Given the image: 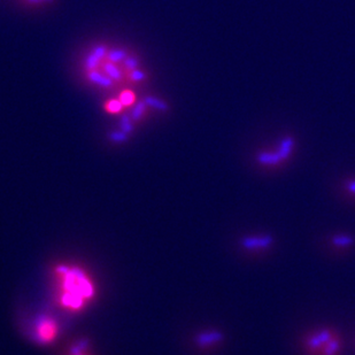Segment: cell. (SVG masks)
Wrapping results in <instances>:
<instances>
[{
	"mask_svg": "<svg viewBox=\"0 0 355 355\" xmlns=\"http://www.w3.org/2000/svg\"><path fill=\"white\" fill-rule=\"evenodd\" d=\"M301 349L305 355H341L343 338L332 327H316L303 336Z\"/></svg>",
	"mask_w": 355,
	"mask_h": 355,
	"instance_id": "6da1fadb",
	"label": "cell"
},
{
	"mask_svg": "<svg viewBox=\"0 0 355 355\" xmlns=\"http://www.w3.org/2000/svg\"><path fill=\"white\" fill-rule=\"evenodd\" d=\"M62 298L61 301L66 307L78 309L85 300L91 298L93 287L89 278L77 269H61Z\"/></svg>",
	"mask_w": 355,
	"mask_h": 355,
	"instance_id": "7a4b0ae2",
	"label": "cell"
},
{
	"mask_svg": "<svg viewBox=\"0 0 355 355\" xmlns=\"http://www.w3.org/2000/svg\"><path fill=\"white\" fill-rule=\"evenodd\" d=\"M275 244L274 237L268 233H258V235L244 236L239 240V247L252 255L264 254Z\"/></svg>",
	"mask_w": 355,
	"mask_h": 355,
	"instance_id": "3957f363",
	"label": "cell"
},
{
	"mask_svg": "<svg viewBox=\"0 0 355 355\" xmlns=\"http://www.w3.org/2000/svg\"><path fill=\"white\" fill-rule=\"evenodd\" d=\"M58 332V326L56 322L52 318H43L42 321L38 323L37 330H36V335L37 338L43 341V343H48L56 338Z\"/></svg>",
	"mask_w": 355,
	"mask_h": 355,
	"instance_id": "277c9868",
	"label": "cell"
},
{
	"mask_svg": "<svg viewBox=\"0 0 355 355\" xmlns=\"http://www.w3.org/2000/svg\"><path fill=\"white\" fill-rule=\"evenodd\" d=\"M355 239L349 233H336L330 238V246L337 252H346L354 246Z\"/></svg>",
	"mask_w": 355,
	"mask_h": 355,
	"instance_id": "5b68a950",
	"label": "cell"
},
{
	"mask_svg": "<svg viewBox=\"0 0 355 355\" xmlns=\"http://www.w3.org/2000/svg\"><path fill=\"white\" fill-rule=\"evenodd\" d=\"M223 340V335L220 331H210L198 337V343L201 347H212Z\"/></svg>",
	"mask_w": 355,
	"mask_h": 355,
	"instance_id": "8992f818",
	"label": "cell"
},
{
	"mask_svg": "<svg viewBox=\"0 0 355 355\" xmlns=\"http://www.w3.org/2000/svg\"><path fill=\"white\" fill-rule=\"evenodd\" d=\"M258 161L260 165L274 167V166H277L278 163L282 162L283 160L277 151L276 153H272V152H262V153L258 155Z\"/></svg>",
	"mask_w": 355,
	"mask_h": 355,
	"instance_id": "52a82bcc",
	"label": "cell"
},
{
	"mask_svg": "<svg viewBox=\"0 0 355 355\" xmlns=\"http://www.w3.org/2000/svg\"><path fill=\"white\" fill-rule=\"evenodd\" d=\"M293 139L292 138H286L281 143L280 150H278V153H280L281 158L283 161H285L289 158L290 154L292 153V148H293Z\"/></svg>",
	"mask_w": 355,
	"mask_h": 355,
	"instance_id": "ba28073f",
	"label": "cell"
},
{
	"mask_svg": "<svg viewBox=\"0 0 355 355\" xmlns=\"http://www.w3.org/2000/svg\"><path fill=\"white\" fill-rule=\"evenodd\" d=\"M343 192L348 196L350 199L355 200V178L346 179L343 183Z\"/></svg>",
	"mask_w": 355,
	"mask_h": 355,
	"instance_id": "9c48e42d",
	"label": "cell"
},
{
	"mask_svg": "<svg viewBox=\"0 0 355 355\" xmlns=\"http://www.w3.org/2000/svg\"><path fill=\"white\" fill-rule=\"evenodd\" d=\"M119 100L122 102L123 106L129 107L133 104L134 100H136V96H134V93L132 91H130V90H125V91L121 92Z\"/></svg>",
	"mask_w": 355,
	"mask_h": 355,
	"instance_id": "30bf717a",
	"label": "cell"
},
{
	"mask_svg": "<svg viewBox=\"0 0 355 355\" xmlns=\"http://www.w3.org/2000/svg\"><path fill=\"white\" fill-rule=\"evenodd\" d=\"M105 108L107 112H110V113L115 114V113H119V112L123 108V105L120 100H115V99H113V100H110L108 102H107Z\"/></svg>",
	"mask_w": 355,
	"mask_h": 355,
	"instance_id": "8fae6325",
	"label": "cell"
}]
</instances>
